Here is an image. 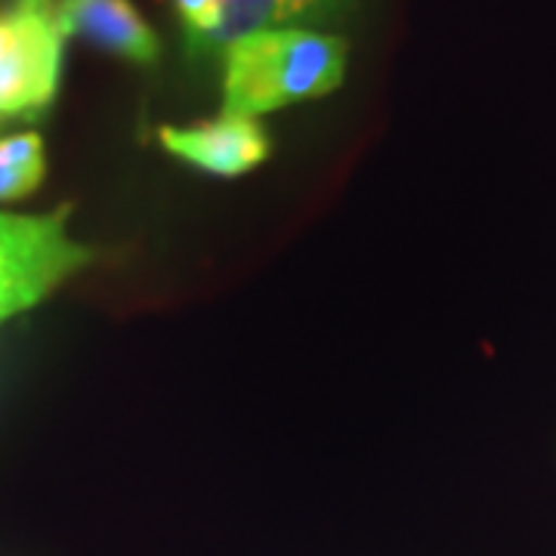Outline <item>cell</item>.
Listing matches in <instances>:
<instances>
[{"label": "cell", "mask_w": 556, "mask_h": 556, "mask_svg": "<svg viewBox=\"0 0 556 556\" xmlns=\"http://www.w3.org/2000/svg\"><path fill=\"white\" fill-rule=\"evenodd\" d=\"M346 40L316 28L276 25L223 50V115L254 118L338 90Z\"/></svg>", "instance_id": "obj_1"}, {"label": "cell", "mask_w": 556, "mask_h": 556, "mask_svg": "<svg viewBox=\"0 0 556 556\" xmlns=\"http://www.w3.org/2000/svg\"><path fill=\"white\" fill-rule=\"evenodd\" d=\"M276 0H229V25H226V47L244 35L263 28H276Z\"/></svg>", "instance_id": "obj_8"}, {"label": "cell", "mask_w": 556, "mask_h": 556, "mask_svg": "<svg viewBox=\"0 0 556 556\" xmlns=\"http://www.w3.org/2000/svg\"><path fill=\"white\" fill-rule=\"evenodd\" d=\"M177 16L195 47L226 50L229 0H174Z\"/></svg>", "instance_id": "obj_7"}, {"label": "cell", "mask_w": 556, "mask_h": 556, "mask_svg": "<svg viewBox=\"0 0 556 556\" xmlns=\"http://www.w3.org/2000/svg\"><path fill=\"white\" fill-rule=\"evenodd\" d=\"M62 35L50 0L0 10V124L40 118L60 90Z\"/></svg>", "instance_id": "obj_3"}, {"label": "cell", "mask_w": 556, "mask_h": 556, "mask_svg": "<svg viewBox=\"0 0 556 556\" xmlns=\"http://www.w3.org/2000/svg\"><path fill=\"white\" fill-rule=\"evenodd\" d=\"M350 3L353 0H276V25L306 28V25H318V22L340 20L350 10Z\"/></svg>", "instance_id": "obj_9"}, {"label": "cell", "mask_w": 556, "mask_h": 556, "mask_svg": "<svg viewBox=\"0 0 556 556\" xmlns=\"http://www.w3.org/2000/svg\"><path fill=\"white\" fill-rule=\"evenodd\" d=\"M159 139L167 155L211 177H241L269 159L273 149L260 121L239 115H223L189 127H161Z\"/></svg>", "instance_id": "obj_4"}, {"label": "cell", "mask_w": 556, "mask_h": 556, "mask_svg": "<svg viewBox=\"0 0 556 556\" xmlns=\"http://www.w3.org/2000/svg\"><path fill=\"white\" fill-rule=\"evenodd\" d=\"M40 179H43V139L35 130L0 139V201L31 195Z\"/></svg>", "instance_id": "obj_6"}, {"label": "cell", "mask_w": 556, "mask_h": 556, "mask_svg": "<svg viewBox=\"0 0 556 556\" xmlns=\"http://www.w3.org/2000/svg\"><path fill=\"white\" fill-rule=\"evenodd\" d=\"M72 207L0 214V321L20 316L84 269L93 251L68 236Z\"/></svg>", "instance_id": "obj_2"}, {"label": "cell", "mask_w": 556, "mask_h": 556, "mask_svg": "<svg viewBox=\"0 0 556 556\" xmlns=\"http://www.w3.org/2000/svg\"><path fill=\"white\" fill-rule=\"evenodd\" d=\"M60 31L97 43L121 60L152 65L161 56V40L130 0H50Z\"/></svg>", "instance_id": "obj_5"}]
</instances>
